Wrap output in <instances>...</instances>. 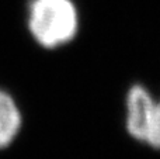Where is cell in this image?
I'll use <instances>...</instances> for the list:
<instances>
[{
  "mask_svg": "<svg viewBox=\"0 0 160 159\" xmlns=\"http://www.w3.org/2000/svg\"><path fill=\"white\" fill-rule=\"evenodd\" d=\"M27 25L37 44L55 49L75 39L79 11L73 0H30Z\"/></svg>",
  "mask_w": 160,
  "mask_h": 159,
  "instance_id": "6da1fadb",
  "label": "cell"
},
{
  "mask_svg": "<svg viewBox=\"0 0 160 159\" xmlns=\"http://www.w3.org/2000/svg\"><path fill=\"white\" fill-rule=\"evenodd\" d=\"M125 128L132 140L160 151V96L148 86H131L125 99Z\"/></svg>",
  "mask_w": 160,
  "mask_h": 159,
  "instance_id": "7a4b0ae2",
  "label": "cell"
},
{
  "mask_svg": "<svg viewBox=\"0 0 160 159\" xmlns=\"http://www.w3.org/2000/svg\"><path fill=\"white\" fill-rule=\"evenodd\" d=\"M21 123V113L16 100L0 89V149L7 148L16 140Z\"/></svg>",
  "mask_w": 160,
  "mask_h": 159,
  "instance_id": "3957f363",
  "label": "cell"
}]
</instances>
